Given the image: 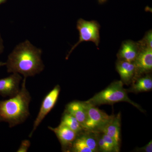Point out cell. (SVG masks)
<instances>
[{"label":"cell","instance_id":"cb8c5ba5","mask_svg":"<svg viewBox=\"0 0 152 152\" xmlns=\"http://www.w3.org/2000/svg\"><path fill=\"white\" fill-rule=\"evenodd\" d=\"M6 1V0H0V5H1V4H3V3L4 2Z\"/></svg>","mask_w":152,"mask_h":152},{"label":"cell","instance_id":"8fae6325","mask_svg":"<svg viewBox=\"0 0 152 152\" xmlns=\"http://www.w3.org/2000/svg\"><path fill=\"white\" fill-rule=\"evenodd\" d=\"M140 49V44L132 41H126L124 42L118 54V57L120 60L134 62Z\"/></svg>","mask_w":152,"mask_h":152},{"label":"cell","instance_id":"5b68a950","mask_svg":"<svg viewBox=\"0 0 152 152\" xmlns=\"http://www.w3.org/2000/svg\"><path fill=\"white\" fill-rule=\"evenodd\" d=\"M87 111V118L84 126L85 131L100 132L113 115H109L96 106L84 102Z\"/></svg>","mask_w":152,"mask_h":152},{"label":"cell","instance_id":"4fadbf2b","mask_svg":"<svg viewBox=\"0 0 152 152\" xmlns=\"http://www.w3.org/2000/svg\"><path fill=\"white\" fill-rule=\"evenodd\" d=\"M65 110L75 117L84 129L87 118L84 102L75 101L69 103L66 106Z\"/></svg>","mask_w":152,"mask_h":152},{"label":"cell","instance_id":"52a82bcc","mask_svg":"<svg viewBox=\"0 0 152 152\" xmlns=\"http://www.w3.org/2000/svg\"><path fill=\"white\" fill-rule=\"evenodd\" d=\"M48 128L55 133L61 145L63 151H71L72 145L78 136V134L65 125L60 124L58 126Z\"/></svg>","mask_w":152,"mask_h":152},{"label":"cell","instance_id":"d6986e66","mask_svg":"<svg viewBox=\"0 0 152 152\" xmlns=\"http://www.w3.org/2000/svg\"><path fill=\"white\" fill-rule=\"evenodd\" d=\"M152 31H149L145 36L143 41L140 43L141 48H148L152 49Z\"/></svg>","mask_w":152,"mask_h":152},{"label":"cell","instance_id":"7402d4cb","mask_svg":"<svg viewBox=\"0 0 152 152\" xmlns=\"http://www.w3.org/2000/svg\"><path fill=\"white\" fill-rule=\"evenodd\" d=\"M4 42L0 33V55L4 51Z\"/></svg>","mask_w":152,"mask_h":152},{"label":"cell","instance_id":"ac0fdd59","mask_svg":"<svg viewBox=\"0 0 152 152\" xmlns=\"http://www.w3.org/2000/svg\"><path fill=\"white\" fill-rule=\"evenodd\" d=\"M102 133V137L107 145L109 152H118L120 151V144L118 143L115 140L110 136L104 133Z\"/></svg>","mask_w":152,"mask_h":152},{"label":"cell","instance_id":"6da1fadb","mask_svg":"<svg viewBox=\"0 0 152 152\" xmlns=\"http://www.w3.org/2000/svg\"><path fill=\"white\" fill-rule=\"evenodd\" d=\"M42 50L28 40L15 47L8 57L6 66L7 71L18 73L24 78L33 77L40 73L45 69L42 58Z\"/></svg>","mask_w":152,"mask_h":152},{"label":"cell","instance_id":"603a6c76","mask_svg":"<svg viewBox=\"0 0 152 152\" xmlns=\"http://www.w3.org/2000/svg\"><path fill=\"white\" fill-rule=\"evenodd\" d=\"M6 63L0 61V68L1 67H2L3 66H6Z\"/></svg>","mask_w":152,"mask_h":152},{"label":"cell","instance_id":"ba28073f","mask_svg":"<svg viewBox=\"0 0 152 152\" xmlns=\"http://www.w3.org/2000/svg\"><path fill=\"white\" fill-rule=\"evenodd\" d=\"M23 77L20 74L12 73L9 77L0 79V95L10 98L20 91V86Z\"/></svg>","mask_w":152,"mask_h":152},{"label":"cell","instance_id":"7c38bea8","mask_svg":"<svg viewBox=\"0 0 152 152\" xmlns=\"http://www.w3.org/2000/svg\"><path fill=\"white\" fill-rule=\"evenodd\" d=\"M121 115H113L111 120L101 129L100 132L110 136L120 145L121 142Z\"/></svg>","mask_w":152,"mask_h":152},{"label":"cell","instance_id":"7a4b0ae2","mask_svg":"<svg viewBox=\"0 0 152 152\" xmlns=\"http://www.w3.org/2000/svg\"><path fill=\"white\" fill-rule=\"evenodd\" d=\"M24 78L21 88L15 96L0 101V123L5 122L12 128L24 122L30 115L29 104L31 97Z\"/></svg>","mask_w":152,"mask_h":152},{"label":"cell","instance_id":"30bf717a","mask_svg":"<svg viewBox=\"0 0 152 152\" xmlns=\"http://www.w3.org/2000/svg\"><path fill=\"white\" fill-rule=\"evenodd\" d=\"M116 69L123 83L129 85L134 80L136 69L134 62L119 60L116 64Z\"/></svg>","mask_w":152,"mask_h":152},{"label":"cell","instance_id":"3957f363","mask_svg":"<svg viewBox=\"0 0 152 152\" xmlns=\"http://www.w3.org/2000/svg\"><path fill=\"white\" fill-rule=\"evenodd\" d=\"M86 102L95 106L105 104H113L119 102H126L144 112L138 104L133 102L129 97L127 90L124 88V83L121 80L112 83L105 89L96 94Z\"/></svg>","mask_w":152,"mask_h":152},{"label":"cell","instance_id":"5bb4252c","mask_svg":"<svg viewBox=\"0 0 152 152\" xmlns=\"http://www.w3.org/2000/svg\"><path fill=\"white\" fill-rule=\"evenodd\" d=\"M132 87L128 91L130 92L139 93L149 91L152 89V79L150 75L140 77L133 80Z\"/></svg>","mask_w":152,"mask_h":152},{"label":"cell","instance_id":"277c9868","mask_svg":"<svg viewBox=\"0 0 152 152\" xmlns=\"http://www.w3.org/2000/svg\"><path fill=\"white\" fill-rule=\"evenodd\" d=\"M77 28L79 32V40L69 52L66 59H67L73 51L79 44L84 42H92L98 46L100 42V26L95 21L85 20L80 19L77 22Z\"/></svg>","mask_w":152,"mask_h":152},{"label":"cell","instance_id":"2e32d148","mask_svg":"<svg viewBox=\"0 0 152 152\" xmlns=\"http://www.w3.org/2000/svg\"><path fill=\"white\" fill-rule=\"evenodd\" d=\"M86 131V132H82L80 135L88 147L93 152L99 151L97 142V137L96 132Z\"/></svg>","mask_w":152,"mask_h":152},{"label":"cell","instance_id":"9c48e42d","mask_svg":"<svg viewBox=\"0 0 152 152\" xmlns=\"http://www.w3.org/2000/svg\"><path fill=\"white\" fill-rule=\"evenodd\" d=\"M134 63L136 69L134 80L137 77L151 71L152 49L141 48L140 53Z\"/></svg>","mask_w":152,"mask_h":152},{"label":"cell","instance_id":"9a60e30c","mask_svg":"<svg viewBox=\"0 0 152 152\" xmlns=\"http://www.w3.org/2000/svg\"><path fill=\"white\" fill-rule=\"evenodd\" d=\"M61 124L65 125L78 134L85 131L82 125L76 118L66 110L63 114Z\"/></svg>","mask_w":152,"mask_h":152},{"label":"cell","instance_id":"ffe728a7","mask_svg":"<svg viewBox=\"0 0 152 152\" xmlns=\"http://www.w3.org/2000/svg\"><path fill=\"white\" fill-rule=\"evenodd\" d=\"M31 142L29 140H25L22 141L19 148L17 150L18 152H26L31 146Z\"/></svg>","mask_w":152,"mask_h":152},{"label":"cell","instance_id":"44dd1931","mask_svg":"<svg viewBox=\"0 0 152 152\" xmlns=\"http://www.w3.org/2000/svg\"><path fill=\"white\" fill-rule=\"evenodd\" d=\"M136 151L142 152H152V141H151L147 144L145 146L141 148H139Z\"/></svg>","mask_w":152,"mask_h":152},{"label":"cell","instance_id":"8992f818","mask_svg":"<svg viewBox=\"0 0 152 152\" xmlns=\"http://www.w3.org/2000/svg\"><path fill=\"white\" fill-rule=\"evenodd\" d=\"M60 91L61 87L59 85H57L44 98L37 116L34 121L32 129L29 135V137H32L34 132L44 118L55 107L59 96Z\"/></svg>","mask_w":152,"mask_h":152},{"label":"cell","instance_id":"e0dca14e","mask_svg":"<svg viewBox=\"0 0 152 152\" xmlns=\"http://www.w3.org/2000/svg\"><path fill=\"white\" fill-rule=\"evenodd\" d=\"M71 152H93L86 144L80 135L78 134L72 145Z\"/></svg>","mask_w":152,"mask_h":152}]
</instances>
